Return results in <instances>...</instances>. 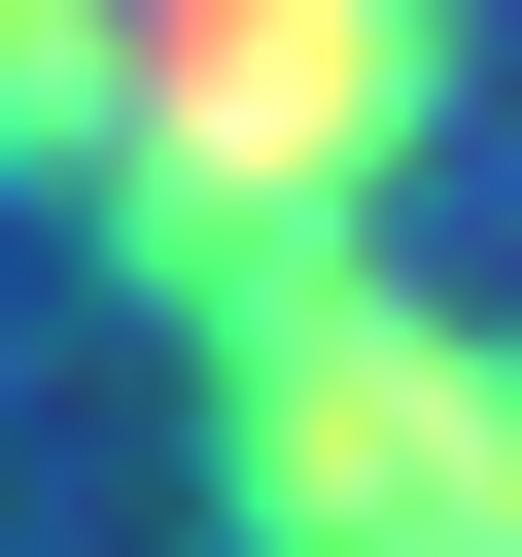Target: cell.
I'll return each instance as SVG.
<instances>
[{
    "label": "cell",
    "mask_w": 522,
    "mask_h": 557,
    "mask_svg": "<svg viewBox=\"0 0 522 557\" xmlns=\"http://www.w3.org/2000/svg\"><path fill=\"white\" fill-rule=\"evenodd\" d=\"M174 348H209V487H244V557H522V348L383 313L348 244L174 278Z\"/></svg>",
    "instance_id": "cell-1"
},
{
    "label": "cell",
    "mask_w": 522,
    "mask_h": 557,
    "mask_svg": "<svg viewBox=\"0 0 522 557\" xmlns=\"http://www.w3.org/2000/svg\"><path fill=\"white\" fill-rule=\"evenodd\" d=\"M452 104V0H139V104H104V244L139 313L244 278V244H348Z\"/></svg>",
    "instance_id": "cell-2"
},
{
    "label": "cell",
    "mask_w": 522,
    "mask_h": 557,
    "mask_svg": "<svg viewBox=\"0 0 522 557\" xmlns=\"http://www.w3.org/2000/svg\"><path fill=\"white\" fill-rule=\"evenodd\" d=\"M104 104H139V0H0V174H104Z\"/></svg>",
    "instance_id": "cell-3"
}]
</instances>
